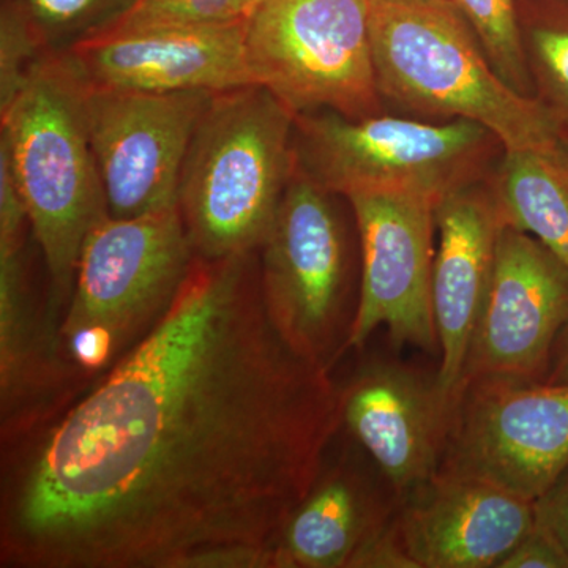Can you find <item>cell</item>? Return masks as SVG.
Masks as SVG:
<instances>
[{"mask_svg": "<svg viewBox=\"0 0 568 568\" xmlns=\"http://www.w3.org/2000/svg\"><path fill=\"white\" fill-rule=\"evenodd\" d=\"M381 95L405 110L480 123L504 151L560 136L537 97L500 78L452 0H368Z\"/></svg>", "mask_w": 568, "mask_h": 568, "instance_id": "3", "label": "cell"}, {"mask_svg": "<svg viewBox=\"0 0 568 568\" xmlns=\"http://www.w3.org/2000/svg\"><path fill=\"white\" fill-rule=\"evenodd\" d=\"M257 2L260 0H129L110 24L92 36L175 26L237 24L248 20Z\"/></svg>", "mask_w": 568, "mask_h": 568, "instance_id": "22", "label": "cell"}, {"mask_svg": "<svg viewBox=\"0 0 568 568\" xmlns=\"http://www.w3.org/2000/svg\"><path fill=\"white\" fill-rule=\"evenodd\" d=\"M295 115L261 85L213 93L190 141L178 207L197 257L257 252L295 170Z\"/></svg>", "mask_w": 568, "mask_h": 568, "instance_id": "5", "label": "cell"}, {"mask_svg": "<svg viewBox=\"0 0 568 568\" xmlns=\"http://www.w3.org/2000/svg\"><path fill=\"white\" fill-rule=\"evenodd\" d=\"M28 211L0 200V435L2 440L71 402L47 312L36 308L26 257Z\"/></svg>", "mask_w": 568, "mask_h": 568, "instance_id": "16", "label": "cell"}, {"mask_svg": "<svg viewBox=\"0 0 568 568\" xmlns=\"http://www.w3.org/2000/svg\"><path fill=\"white\" fill-rule=\"evenodd\" d=\"M454 399L437 373L395 358L366 362L342 388V420L399 500L439 473Z\"/></svg>", "mask_w": 568, "mask_h": 568, "instance_id": "13", "label": "cell"}, {"mask_svg": "<svg viewBox=\"0 0 568 568\" xmlns=\"http://www.w3.org/2000/svg\"><path fill=\"white\" fill-rule=\"evenodd\" d=\"M536 521L534 500L446 473L403 497L396 515L418 568H497Z\"/></svg>", "mask_w": 568, "mask_h": 568, "instance_id": "15", "label": "cell"}, {"mask_svg": "<svg viewBox=\"0 0 568 568\" xmlns=\"http://www.w3.org/2000/svg\"><path fill=\"white\" fill-rule=\"evenodd\" d=\"M362 246V280L347 351L362 349L386 327L396 349L439 353L433 312L436 205L440 197L410 186L346 194Z\"/></svg>", "mask_w": 568, "mask_h": 568, "instance_id": "9", "label": "cell"}, {"mask_svg": "<svg viewBox=\"0 0 568 568\" xmlns=\"http://www.w3.org/2000/svg\"><path fill=\"white\" fill-rule=\"evenodd\" d=\"M567 323V265L532 235L504 226L459 387L545 383Z\"/></svg>", "mask_w": 568, "mask_h": 568, "instance_id": "11", "label": "cell"}, {"mask_svg": "<svg viewBox=\"0 0 568 568\" xmlns=\"http://www.w3.org/2000/svg\"><path fill=\"white\" fill-rule=\"evenodd\" d=\"M253 82L294 115L379 112L368 0H260L245 22Z\"/></svg>", "mask_w": 568, "mask_h": 568, "instance_id": "6", "label": "cell"}, {"mask_svg": "<svg viewBox=\"0 0 568 568\" xmlns=\"http://www.w3.org/2000/svg\"><path fill=\"white\" fill-rule=\"evenodd\" d=\"M469 22L489 62L504 81L530 95L528 52L519 31L514 0H452ZM534 97V95H532Z\"/></svg>", "mask_w": 568, "mask_h": 568, "instance_id": "21", "label": "cell"}, {"mask_svg": "<svg viewBox=\"0 0 568 568\" xmlns=\"http://www.w3.org/2000/svg\"><path fill=\"white\" fill-rule=\"evenodd\" d=\"M548 384H568V323L560 332L555 351H552L551 368L547 376Z\"/></svg>", "mask_w": 568, "mask_h": 568, "instance_id": "27", "label": "cell"}, {"mask_svg": "<svg viewBox=\"0 0 568 568\" xmlns=\"http://www.w3.org/2000/svg\"><path fill=\"white\" fill-rule=\"evenodd\" d=\"M212 95L84 88L89 141L112 219L178 204L190 141Z\"/></svg>", "mask_w": 568, "mask_h": 568, "instance_id": "12", "label": "cell"}, {"mask_svg": "<svg viewBox=\"0 0 568 568\" xmlns=\"http://www.w3.org/2000/svg\"><path fill=\"white\" fill-rule=\"evenodd\" d=\"M194 257L178 204L93 226L82 245L54 351L71 398L159 324Z\"/></svg>", "mask_w": 568, "mask_h": 568, "instance_id": "4", "label": "cell"}, {"mask_svg": "<svg viewBox=\"0 0 568 568\" xmlns=\"http://www.w3.org/2000/svg\"><path fill=\"white\" fill-rule=\"evenodd\" d=\"M506 226L532 235L568 268V140L504 151L493 190Z\"/></svg>", "mask_w": 568, "mask_h": 568, "instance_id": "19", "label": "cell"}, {"mask_svg": "<svg viewBox=\"0 0 568 568\" xmlns=\"http://www.w3.org/2000/svg\"><path fill=\"white\" fill-rule=\"evenodd\" d=\"M526 52L536 97L568 140V14L534 26Z\"/></svg>", "mask_w": 568, "mask_h": 568, "instance_id": "23", "label": "cell"}, {"mask_svg": "<svg viewBox=\"0 0 568 568\" xmlns=\"http://www.w3.org/2000/svg\"><path fill=\"white\" fill-rule=\"evenodd\" d=\"M331 194L295 163L257 261L265 308L280 334L332 372L347 353L355 305L345 230Z\"/></svg>", "mask_w": 568, "mask_h": 568, "instance_id": "7", "label": "cell"}, {"mask_svg": "<svg viewBox=\"0 0 568 568\" xmlns=\"http://www.w3.org/2000/svg\"><path fill=\"white\" fill-rule=\"evenodd\" d=\"M245 22L102 33L61 52L88 91L216 93L254 85Z\"/></svg>", "mask_w": 568, "mask_h": 568, "instance_id": "14", "label": "cell"}, {"mask_svg": "<svg viewBox=\"0 0 568 568\" xmlns=\"http://www.w3.org/2000/svg\"><path fill=\"white\" fill-rule=\"evenodd\" d=\"M537 521L556 537L568 555V467L536 500Z\"/></svg>", "mask_w": 568, "mask_h": 568, "instance_id": "26", "label": "cell"}, {"mask_svg": "<svg viewBox=\"0 0 568 568\" xmlns=\"http://www.w3.org/2000/svg\"><path fill=\"white\" fill-rule=\"evenodd\" d=\"M398 515V514H396ZM349 568H418L410 558L396 518L358 549Z\"/></svg>", "mask_w": 568, "mask_h": 568, "instance_id": "25", "label": "cell"}, {"mask_svg": "<svg viewBox=\"0 0 568 568\" xmlns=\"http://www.w3.org/2000/svg\"><path fill=\"white\" fill-rule=\"evenodd\" d=\"M497 568H568V555L556 537L536 521Z\"/></svg>", "mask_w": 568, "mask_h": 568, "instance_id": "24", "label": "cell"}, {"mask_svg": "<svg viewBox=\"0 0 568 568\" xmlns=\"http://www.w3.org/2000/svg\"><path fill=\"white\" fill-rule=\"evenodd\" d=\"M129 0H2V13L18 22L43 52L69 50L110 24Z\"/></svg>", "mask_w": 568, "mask_h": 568, "instance_id": "20", "label": "cell"}, {"mask_svg": "<svg viewBox=\"0 0 568 568\" xmlns=\"http://www.w3.org/2000/svg\"><path fill=\"white\" fill-rule=\"evenodd\" d=\"M399 496L373 465L343 458L323 469L284 526L276 568H349L351 560L396 518Z\"/></svg>", "mask_w": 568, "mask_h": 568, "instance_id": "18", "label": "cell"}, {"mask_svg": "<svg viewBox=\"0 0 568 568\" xmlns=\"http://www.w3.org/2000/svg\"><path fill=\"white\" fill-rule=\"evenodd\" d=\"M0 155L10 164L50 280L44 312L55 336L82 245L110 216L89 141L84 85L62 52L33 63L20 92L0 108Z\"/></svg>", "mask_w": 568, "mask_h": 568, "instance_id": "2", "label": "cell"}, {"mask_svg": "<svg viewBox=\"0 0 568 568\" xmlns=\"http://www.w3.org/2000/svg\"><path fill=\"white\" fill-rule=\"evenodd\" d=\"M489 136L466 119L428 123L317 111L295 115L294 148L298 166L331 193L410 186L443 197L466 185L463 178Z\"/></svg>", "mask_w": 568, "mask_h": 568, "instance_id": "8", "label": "cell"}, {"mask_svg": "<svg viewBox=\"0 0 568 568\" xmlns=\"http://www.w3.org/2000/svg\"><path fill=\"white\" fill-rule=\"evenodd\" d=\"M504 223L493 193L462 185L436 205L439 234L433 265V312L439 346L437 379L454 399L470 339L487 301Z\"/></svg>", "mask_w": 568, "mask_h": 568, "instance_id": "17", "label": "cell"}, {"mask_svg": "<svg viewBox=\"0 0 568 568\" xmlns=\"http://www.w3.org/2000/svg\"><path fill=\"white\" fill-rule=\"evenodd\" d=\"M342 420L268 316L257 252L204 260L110 372L2 443L0 567L276 568Z\"/></svg>", "mask_w": 568, "mask_h": 568, "instance_id": "1", "label": "cell"}, {"mask_svg": "<svg viewBox=\"0 0 568 568\" xmlns=\"http://www.w3.org/2000/svg\"><path fill=\"white\" fill-rule=\"evenodd\" d=\"M568 467V384L474 383L455 396L439 473L536 500Z\"/></svg>", "mask_w": 568, "mask_h": 568, "instance_id": "10", "label": "cell"}]
</instances>
